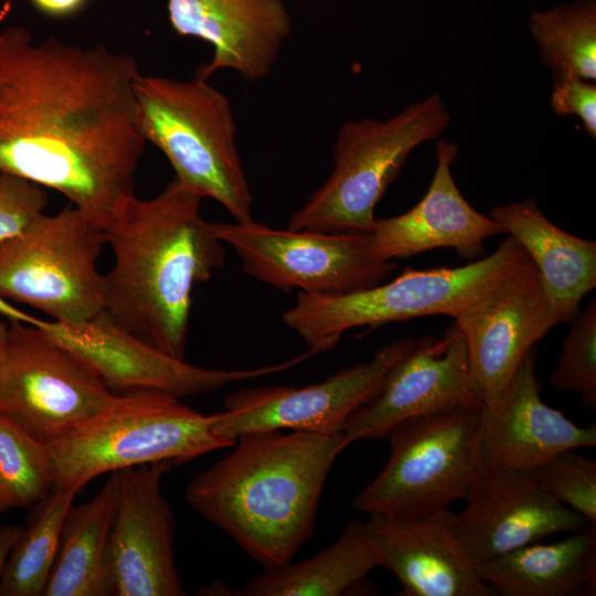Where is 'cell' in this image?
Masks as SVG:
<instances>
[{"mask_svg": "<svg viewBox=\"0 0 596 596\" xmlns=\"http://www.w3.org/2000/svg\"><path fill=\"white\" fill-rule=\"evenodd\" d=\"M136 56L29 29L0 31V172L63 194L105 231L135 196L145 151Z\"/></svg>", "mask_w": 596, "mask_h": 596, "instance_id": "cell-1", "label": "cell"}, {"mask_svg": "<svg viewBox=\"0 0 596 596\" xmlns=\"http://www.w3.org/2000/svg\"><path fill=\"white\" fill-rule=\"evenodd\" d=\"M202 200L173 178L153 198L130 199L106 230L114 265L104 274V311L125 331L181 360L193 288L226 258L201 214Z\"/></svg>", "mask_w": 596, "mask_h": 596, "instance_id": "cell-2", "label": "cell"}, {"mask_svg": "<svg viewBox=\"0 0 596 596\" xmlns=\"http://www.w3.org/2000/svg\"><path fill=\"white\" fill-rule=\"evenodd\" d=\"M241 435L235 448L188 485V503L264 568L290 563L310 540L343 432Z\"/></svg>", "mask_w": 596, "mask_h": 596, "instance_id": "cell-3", "label": "cell"}, {"mask_svg": "<svg viewBox=\"0 0 596 596\" xmlns=\"http://www.w3.org/2000/svg\"><path fill=\"white\" fill-rule=\"evenodd\" d=\"M531 265L508 235L493 253L460 267L406 268L391 281L342 295L298 292L281 319L317 354L352 328L437 315L456 319Z\"/></svg>", "mask_w": 596, "mask_h": 596, "instance_id": "cell-4", "label": "cell"}, {"mask_svg": "<svg viewBox=\"0 0 596 596\" xmlns=\"http://www.w3.org/2000/svg\"><path fill=\"white\" fill-rule=\"evenodd\" d=\"M206 81L141 73L135 82L138 127L184 188L220 203L235 222H248L254 220V200L237 150L232 106Z\"/></svg>", "mask_w": 596, "mask_h": 596, "instance_id": "cell-5", "label": "cell"}, {"mask_svg": "<svg viewBox=\"0 0 596 596\" xmlns=\"http://www.w3.org/2000/svg\"><path fill=\"white\" fill-rule=\"evenodd\" d=\"M205 415L159 392L119 395L108 408L47 445L53 489L82 490L96 477L146 464L173 466L235 441Z\"/></svg>", "mask_w": 596, "mask_h": 596, "instance_id": "cell-6", "label": "cell"}, {"mask_svg": "<svg viewBox=\"0 0 596 596\" xmlns=\"http://www.w3.org/2000/svg\"><path fill=\"white\" fill-rule=\"evenodd\" d=\"M449 123L450 115L437 93L386 120L344 123L333 147L331 174L291 214L288 228L371 233L375 206L411 152L438 138Z\"/></svg>", "mask_w": 596, "mask_h": 596, "instance_id": "cell-7", "label": "cell"}, {"mask_svg": "<svg viewBox=\"0 0 596 596\" xmlns=\"http://www.w3.org/2000/svg\"><path fill=\"white\" fill-rule=\"evenodd\" d=\"M481 416L482 405H462L394 426L386 435L387 464L352 507L366 514L418 515L465 500L485 472Z\"/></svg>", "mask_w": 596, "mask_h": 596, "instance_id": "cell-8", "label": "cell"}, {"mask_svg": "<svg viewBox=\"0 0 596 596\" xmlns=\"http://www.w3.org/2000/svg\"><path fill=\"white\" fill-rule=\"evenodd\" d=\"M106 231L72 204L0 241V296L64 323L104 311Z\"/></svg>", "mask_w": 596, "mask_h": 596, "instance_id": "cell-9", "label": "cell"}, {"mask_svg": "<svg viewBox=\"0 0 596 596\" xmlns=\"http://www.w3.org/2000/svg\"><path fill=\"white\" fill-rule=\"evenodd\" d=\"M211 226L247 275L281 291L342 295L379 285L397 268L375 254L370 233L283 230L254 220Z\"/></svg>", "mask_w": 596, "mask_h": 596, "instance_id": "cell-10", "label": "cell"}, {"mask_svg": "<svg viewBox=\"0 0 596 596\" xmlns=\"http://www.w3.org/2000/svg\"><path fill=\"white\" fill-rule=\"evenodd\" d=\"M119 395L38 324L9 322L0 362V414L51 444Z\"/></svg>", "mask_w": 596, "mask_h": 596, "instance_id": "cell-11", "label": "cell"}, {"mask_svg": "<svg viewBox=\"0 0 596 596\" xmlns=\"http://www.w3.org/2000/svg\"><path fill=\"white\" fill-rule=\"evenodd\" d=\"M38 326L118 395L159 392L178 398L195 396L288 370L313 355L308 350L273 365L215 370L200 368L161 352L118 327L105 311L77 323L41 320Z\"/></svg>", "mask_w": 596, "mask_h": 596, "instance_id": "cell-12", "label": "cell"}, {"mask_svg": "<svg viewBox=\"0 0 596 596\" xmlns=\"http://www.w3.org/2000/svg\"><path fill=\"white\" fill-rule=\"evenodd\" d=\"M414 343L413 339H400L384 344L370 361L341 370L317 384L236 391L225 398V411L214 414L212 428L234 441L258 430L342 432L349 417L375 395L387 373Z\"/></svg>", "mask_w": 596, "mask_h": 596, "instance_id": "cell-13", "label": "cell"}, {"mask_svg": "<svg viewBox=\"0 0 596 596\" xmlns=\"http://www.w3.org/2000/svg\"><path fill=\"white\" fill-rule=\"evenodd\" d=\"M171 467L161 461L117 471L107 549L110 596L184 595L175 564L174 517L160 486Z\"/></svg>", "mask_w": 596, "mask_h": 596, "instance_id": "cell-14", "label": "cell"}, {"mask_svg": "<svg viewBox=\"0 0 596 596\" xmlns=\"http://www.w3.org/2000/svg\"><path fill=\"white\" fill-rule=\"evenodd\" d=\"M462 333L471 389L483 407L505 391L524 355L560 324L534 265L454 319Z\"/></svg>", "mask_w": 596, "mask_h": 596, "instance_id": "cell-15", "label": "cell"}, {"mask_svg": "<svg viewBox=\"0 0 596 596\" xmlns=\"http://www.w3.org/2000/svg\"><path fill=\"white\" fill-rule=\"evenodd\" d=\"M465 501L461 512H450L449 529L475 565L555 534L595 526L543 491L531 472L485 471Z\"/></svg>", "mask_w": 596, "mask_h": 596, "instance_id": "cell-16", "label": "cell"}, {"mask_svg": "<svg viewBox=\"0 0 596 596\" xmlns=\"http://www.w3.org/2000/svg\"><path fill=\"white\" fill-rule=\"evenodd\" d=\"M472 404L480 402L471 389L467 348L462 333L453 324L440 339L415 340L342 432L349 446L360 439L386 437L406 419Z\"/></svg>", "mask_w": 596, "mask_h": 596, "instance_id": "cell-17", "label": "cell"}, {"mask_svg": "<svg viewBox=\"0 0 596 596\" xmlns=\"http://www.w3.org/2000/svg\"><path fill=\"white\" fill-rule=\"evenodd\" d=\"M538 353L523 358L500 398L482 406L480 456L485 471L532 472L565 449L596 445V425L578 426L541 398Z\"/></svg>", "mask_w": 596, "mask_h": 596, "instance_id": "cell-18", "label": "cell"}, {"mask_svg": "<svg viewBox=\"0 0 596 596\" xmlns=\"http://www.w3.org/2000/svg\"><path fill=\"white\" fill-rule=\"evenodd\" d=\"M167 11L178 35L211 44L212 60L195 73L203 79L221 70L251 83L265 78L294 26L284 0H167Z\"/></svg>", "mask_w": 596, "mask_h": 596, "instance_id": "cell-19", "label": "cell"}, {"mask_svg": "<svg viewBox=\"0 0 596 596\" xmlns=\"http://www.w3.org/2000/svg\"><path fill=\"white\" fill-rule=\"evenodd\" d=\"M448 509L418 515L368 514L365 529L379 566L393 573L404 596H493L449 529Z\"/></svg>", "mask_w": 596, "mask_h": 596, "instance_id": "cell-20", "label": "cell"}, {"mask_svg": "<svg viewBox=\"0 0 596 596\" xmlns=\"http://www.w3.org/2000/svg\"><path fill=\"white\" fill-rule=\"evenodd\" d=\"M437 164L422 200L403 214L376 219L370 233L375 254L385 260L407 258L435 248H454L464 259L486 256L483 243L505 234L492 217L472 207L453 178L459 147L447 140L436 145Z\"/></svg>", "mask_w": 596, "mask_h": 596, "instance_id": "cell-21", "label": "cell"}, {"mask_svg": "<svg viewBox=\"0 0 596 596\" xmlns=\"http://www.w3.org/2000/svg\"><path fill=\"white\" fill-rule=\"evenodd\" d=\"M489 216L528 254L560 323L571 321L596 287V243L553 224L532 198L496 206Z\"/></svg>", "mask_w": 596, "mask_h": 596, "instance_id": "cell-22", "label": "cell"}, {"mask_svg": "<svg viewBox=\"0 0 596 596\" xmlns=\"http://www.w3.org/2000/svg\"><path fill=\"white\" fill-rule=\"evenodd\" d=\"M476 567L496 595H595V526L568 533L557 542L526 544Z\"/></svg>", "mask_w": 596, "mask_h": 596, "instance_id": "cell-23", "label": "cell"}, {"mask_svg": "<svg viewBox=\"0 0 596 596\" xmlns=\"http://www.w3.org/2000/svg\"><path fill=\"white\" fill-rule=\"evenodd\" d=\"M118 498L117 471L98 493L70 508L53 570L43 596H108L109 534Z\"/></svg>", "mask_w": 596, "mask_h": 596, "instance_id": "cell-24", "label": "cell"}, {"mask_svg": "<svg viewBox=\"0 0 596 596\" xmlns=\"http://www.w3.org/2000/svg\"><path fill=\"white\" fill-rule=\"evenodd\" d=\"M379 566L374 544L364 522L350 521L337 541L318 554L296 564L272 568L252 578L251 596H338Z\"/></svg>", "mask_w": 596, "mask_h": 596, "instance_id": "cell-25", "label": "cell"}, {"mask_svg": "<svg viewBox=\"0 0 596 596\" xmlns=\"http://www.w3.org/2000/svg\"><path fill=\"white\" fill-rule=\"evenodd\" d=\"M77 489H53L35 504L0 581V596H43L53 570L65 517Z\"/></svg>", "mask_w": 596, "mask_h": 596, "instance_id": "cell-26", "label": "cell"}, {"mask_svg": "<svg viewBox=\"0 0 596 596\" xmlns=\"http://www.w3.org/2000/svg\"><path fill=\"white\" fill-rule=\"evenodd\" d=\"M528 24L539 60L553 74L596 79V0H573L534 11Z\"/></svg>", "mask_w": 596, "mask_h": 596, "instance_id": "cell-27", "label": "cell"}, {"mask_svg": "<svg viewBox=\"0 0 596 596\" xmlns=\"http://www.w3.org/2000/svg\"><path fill=\"white\" fill-rule=\"evenodd\" d=\"M52 490L47 444L0 414V514L34 507Z\"/></svg>", "mask_w": 596, "mask_h": 596, "instance_id": "cell-28", "label": "cell"}, {"mask_svg": "<svg viewBox=\"0 0 596 596\" xmlns=\"http://www.w3.org/2000/svg\"><path fill=\"white\" fill-rule=\"evenodd\" d=\"M561 355L550 383L558 391L581 395L584 407H596V299H592L571 320Z\"/></svg>", "mask_w": 596, "mask_h": 596, "instance_id": "cell-29", "label": "cell"}, {"mask_svg": "<svg viewBox=\"0 0 596 596\" xmlns=\"http://www.w3.org/2000/svg\"><path fill=\"white\" fill-rule=\"evenodd\" d=\"M531 473L543 491L595 525V460L576 449H565L547 458Z\"/></svg>", "mask_w": 596, "mask_h": 596, "instance_id": "cell-30", "label": "cell"}, {"mask_svg": "<svg viewBox=\"0 0 596 596\" xmlns=\"http://www.w3.org/2000/svg\"><path fill=\"white\" fill-rule=\"evenodd\" d=\"M45 189L19 175L0 172V241L17 236L45 213Z\"/></svg>", "mask_w": 596, "mask_h": 596, "instance_id": "cell-31", "label": "cell"}, {"mask_svg": "<svg viewBox=\"0 0 596 596\" xmlns=\"http://www.w3.org/2000/svg\"><path fill=\"white\" fill-rule=\"evenodd\" d=\"M553 111L577 116L592 139L596 138V85L573 73L553 74L551 94Z\"/></svg>", "mask_w": 596, "mask_h": 596, "instance_id": "cell-32", "label": "cell"}, {"mask_svg": "<svg viewBox=\"0 0 596 596\" xmlns=\"http://www.w3.org/2000/svg\"><path fill=\"white\" fill-rule=\"evenodd\" d=\"M36 11L52 18H66L79 12L88 0H26Z\"/></svg>", "mask_w": 596, "mask_h": 596, "instance_id": "cell-33", "label": "cell"}, {"mask_svg": "<svg viewBox=\"0 0 596 596\" xmlns=\"http://www.w3.org/2000/svg\"><path fill=\"white\" fill-rule=\"evenodd\" d=\"M22 530L23 528L19 525H0V581Z\"/></svg>", "mask_w": 596, "mask_h": 596, "instance_id": "cell-34", "label": "cell"}, {"mask_svg": "<svg viewBox=\"0 0 596 596\" xmlns=\"http://www.w3.org/2000/svg\"><path fill=\"white\" fill-rule=\"evenodd\" d=\"M0 316L9 322L39 324L42 320L15 307L11 301L7 300L2 296H0Z\"/></svg>", "mask_w": 596, "mask_h": 596, "instance_id": "cell-35", "label": "cell"}, {"mask_svg": "<svg viewBox=\"0 0 596 596\" xmlns=\"http://www.w3.org/2000/svg\"><path fill=\"white\" fill-rule=\"evenodd\" d=\"M8 330H9V321L0 319V362L3 355L7 337H8Z\"/></svg>", "mask_w": 596, "mask_h": 596, "instance_id": "cell-36", "label": "cell"}, {"mask_svg": "<svg viewBox=\"0 0 596 596\" xmlns=\"http://www.w3.org/2000/svg\"><path fill=\"white\" fill-rule=\"evenodd\" d=\"M2 0H0V4H1Z\"/></svg>", "mask_w": 596, "mask_h": 596, "instance_id": "cell-37", "label": "cell"}]
</instances>
